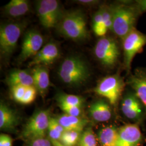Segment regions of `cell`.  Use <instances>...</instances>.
Listing matches in <instances>:
<instances>
[{
  "label": "cell",
  "mask_w": 146,
  "mask_h": 146,
  "mask_svg": "<svg viewBox=\"0 0 146 146\" xmlns=\"http://www.w3.org/2000/svg\"><path fill=\"white\" fill-rule=\"evenodd\" d=\"M59 107L64 112V114L74 116H81L82 114L81 107L64 104H59Z\"/></svg>",
  "instance_id": "31"
},
{
  "label": "cell",
  "mask_w": 146,
  "mask_h": 146,
  "mask_svg": "<svg viewBox=\"0 0 146 146\" xmlns=\"http://www.w3.org/2000/svg\"><path fill=\"white\" fill-rule=\"evenodd\" d=\"M30 8V3L27 0H11L4 7L6 14L11 17L24 15Z\"/></svg>",
  "instance_id": "19"
},
{
  "label": "cell",
  "mask_w": 146,
  "mask_h": 146,
  "mask_svg": "<svg viewBox=\"0 0 146 146\" xmlns=\"http://www.w3.org/2000/svg\"><path fill=\"white\" fill-rule=\"evenodd\" d=\"M135 2L142 13L146 12V0H137Z\"/></svg>",
  "instance_id": "35"
},
{
  "label": "cell",
  "mask_w": 146,
  "mask_h": 146,
  "mask_svg": "<svg viewBox=\"0 0 146 146\" xmlns=\"http://www.w3.org/2000/svg\"><path fill=\"white\" fill-rule=\"evenodd\" d=\"M56 119L66 131H78L82 133L88 123V120L81 116H74L66 114L58 116Z\"/></svg>",
  "instance_id": "18"
},
{
  "label": "cell",
  "mask_w": 146,
  "mask_h": 146,
  "mask_svg": "<svg viewBox=\"0 0 146 146\" xmlns=\"http://www.w3.org/2000/svg\"><path fill=\"white\" fill-rule=\"evenodd\" d=\"M142 133L137 124H127L119 128L117 146H139L142 140Z\"/></svg>",
  "instance_id": "13"
},
{
  "label": "cell",
  "mask_w": 146,
  "mask_h": 146,
  "mask_svg": "<svg viewBox=\"0 0 146 146\" xmlns=\"http://www.w3.org/2000/svg\"><path fill=\"white\" fill-rule=\"evenodd\" d=\"M50 117L49 110L36 111L28 120L22 132V137L29 141L45 138Z\"/></svg>",
  "instance_id": "8"
},
{
  "label": "cell",
  "mask_w": 146,
  "mask_h": 146,
  "mask_svg": "<svg viewBox=\"0 0 146 146\" xmlns=\"http://www.w3.org/2000/svg\"><path fill=\"white\" fill-rule=\"evenodd\" d=\"M78 146H97V141L92 128L88 127L83 131Z\"/></svg>",
  "instance_id": "27"
},
{
  "label": "cell",
  "mask_w": 146,
  "mask_h": 146,
  "mask_svg": "<svg viewBox=\"0 0 146 146\" xmlns=\"http://www.w3.org/2000/svg\"><path fill=\"white\" fill-rule=\"evenodd\" d=\"M13 140L10 136L5 134L0 135V146H12Z\"/></svg>",
  "instance_id": "33"
},
{
  "label": "cell",
  "mask_w": 146,
  "mask_h": 146,
  "mask_svg": "<svg viewBox=\"0 0 146 146\" xmlns=\"http://www.w3.org/2000/svg\"><path fill=\"white\" fill-rule=\"evenodd\" d=\"M36 10L38 18L42 26L47 29L56 27L57 23L52 19L50 12L40 1H38L36 2Z\"/></svg>",
  "instance_id": "21"
},
{
  "label": "cell",
  "mask_w": 146,
  "mask_h": 146,
  "mask_svg": "<svg viewBox=\"0 0 146 146\" xmlns=\"http://www.w3.org/2000/svg\"><path fill=\"white\" fill-rule=\"evenodd\" d=\"M37 93V89L34 86L27 87L26 92L22 99L21 100L20 104H31L35 99Z\"/></svg>",
  "instance_id": "29"
},
{
  "label": "cell",
  "mask_w": 146,
  "mask_h": 146,
  "mask_svg": "<svg viewBox=\"0 0 146 146\" xmlns=\"http://www.w3.org/2000/svg\"><path fill=\"white\" fill-rule=\"evenodd\" d=\"M40 1L50 12L52 19L58 25L64 12L60 2L56 0H40Z\"/></svg>",
  "instance_id": "22"
},
{
  "label": "cell",
  "mask_w": 146,
  "mask_h": 146,
  "mask_svg": "<svg viewBox=\"0 0 146 146\" xmlns=\"http://www.w3.org/2000/svg\"><path fill=\"white\" fill-rule=\"evenodd\" d=\"M92 28L94 34L97 36L100 37L105 36L108 31L104 24L102 16L99 9L93 15Z\"/></svg>",
  "instance_id": "23"
},
{
  "label": "cell",
  "mask_w": 146,
  "mask_h": 146,
  "mask_svg": "<svg viewBox=\"0 0 146 146\" xmlns=\"http://www.w3.org/2000/svg\"><path fill=\"white\" fill-rule=\"evenodd\" d=\"M89 114L97 122H106L111 117L112 113L110 104L104 100H99L90 104Z\"/></svg>",
  "instance_id": "16"
},
{
  "label": "cell",
  "mask_w": 146,
  "mask_h": 146,
  "mask_svg": "<svg viewBox=\"0 0 146 146\" xmlns=\"http://www.w3.org/2000/svg\"><path fill=\"white\" fill-rule=\"evenodd\" d=\"M127 84L143 105L146 113V68H138L131 74Z\"/></svg>",
  "instance_id": "11"
},
{
  "label": "cell",
  "mask_w": 146,
  "mask_h": 146,
  "mask_svg": "<svg viewBox=\"0 0 146 146\" xmlns=\"http://www.w3.org/2000/svg\"><path fill=\"white\" fill-rule=\"evenodd\" d=\"M44 38L36 30L31 29L26 32L22 41L21 51L18 58L19 62L33 58L42 49Z\"/></svg>",
  "instance_id": "9"
},
{
  "label": "cell",
  "mask_w": 146,
  "mask_h": 146,
  "mask_svg": "<svg viewBox=\"0 0 146 146\" xmlns=\"http://www.w3.org/2000/svg\"><path fill=\"white\" fill-rule=\"evenodd\" d=\"M146 45V34L133 29L122 40L123 64L127 73L130 74L131 64L136 55L142 51Z\"/></svg>",
  "instance_id": "7"
},
{
  "label": "cell",
  "mask_w": 146,
  "mask_h": 146,
  "mask_svg": "<svg viewBox=\"0 0 146 146\" xmlns=\"http://www.w3.org/2000/svg\"><path fill=\"white\" fill-rule=\"evenodd\" d=\"M50 141L52 142L53 146H66L63 145L59 141H56V140H50Z\"/></svg>",
  "instance_id": "36"
},
{
  "label": "cell",
  "mask_w": 146,
  "mask_h": 146,
  "mask_svg": "<svg viewBox=\"0 0 146 146\" xmlns=\"http://www.w3.org/2000/svg\"><path fill=\"white\" fill-rule=\"evenodd\" d=\"M5 81L6 84L11 87L14 86L26 87L34 86V80L31 73L26 70L15 69L11 71Z\"/></svg>",
  "instance_id": "17"
},
{
  "label": "cell",
  "mask_w": 146,
  "mask_h": 146,
  "mask_svg": "<svg viewBox=\"0 0 146 146\" xmlns=\"http://www.w3.org/2000/svg\"><path fill=\"white\" fill-rule=\"evenodd\" d=\"M81 134V132L78 131H66L63 133L59 141L66 146L78 145Z\"/></svg>",
  "instance_id": "26"
},
{
  "label": "cell",
  "mask_w": 146,
  "mask_h": 146,
  "mask_svg": "<svg viewBox=\"0 0 146 146\" xmlns=\"http://www.w3.org/2000/svg\"><path fill=\"white\" fill-rule=\"evenodd\" d=\"M30 146H53L50 140L46 138L38 139L30 141Z\"/></svg>",
  "instance_id": "32"
},
{
  "label": "cell",
  "mask_w": 146,
  "mask_h": 146,
  "mask_svg": "<svg viewBox=\"0 0 146 146\" xmlns=\"http://www.w3.org/2000/svg\"><path fill=\"white\" fill-rule=\"evenodd\" d=\"M60 56V50L58 44L49 42L42 47L29 63V67L50 65L56 61Z\"/></svg>",
  "instance_id": "12"
},
{
  "label": "cell",
  "mask_w": 146,
  "mask_h": 146,
  "mask_svg": "<svg viewBox=\"0 0 146 146\" xmlns=\"http://www.w3.org/2000/svg\"><path fill=\"white\" fill-rule=\"evenodd\" d=\"M99 9L101 13L104 22L107 29L111 31L113 27V15L110 5H101Z\"/></svg>",
  "instance_id": "28"
},
{
  "label": "cell",
  "mask_w": 146,
  "mask_h": 146,
  "mask_svg": "<svg viewBox=\"0 0 146 146\" xmlns=\"http://www.w3.org/2000/svg\"><path fill=\"white\" fill-rule=\"evenodd\" d=\"M110 5L113 15L111 31L122 40L135 29L137 21L142 13L135 1H123Z\"/></svg>",
  "instance_id": "1"
},
{
  "label": "cell",
  "mask_w": 146,
  "mask_h": 146,
  "mask_svg": "<svg viewBox=\"0 0 146 146\" xmlns=\"http://www.w3.org/2000/svg\"><path fill=\"white\" fill-rule=\"evenodd\" d=\"M119 128L115 125L102 128L98 133V139L101 146H117Z\"/></svg>",
  "instance_id": "20"
},
{
  "label": "cell",
  "mask_w": 146,
  "mask_h": 146,
  "mask_svg": "<svg viewBox=\"0 0 146 146\" xmlns=\"http://www.w3.org/2000/svg\"><path fill=\"white\" fill-rule=\"evenodd\" d=\"M58 73L64 84L72 87L84 84L90 76L88 64L82 58L76 55L66 58L60 64Z\"/></svg>",
  "instance_id": "3"
},
{
  "label": "cell",
  "mask_w": 146,
  "mask_h": 146,
  "mask_svg": "<svg viewBox=\"0 0 146 146\" xmlns=\"http://www.w3.org/2000/svg\"><path fill=\"white\" fill-rule=\"evenodd\" d=\"M31 74L34 80V86L41 95L44 96L50 86L48 68L44 66H36L33 68Z\"/></svg>",
  "instance_id": "14"
},
{
  "label": "cell",
  "mask_w": 146,
  "mask_h": 146,
  "mask_svg": "<svg viewBox=\"0 0 146 146\" xmlns=\"http://www.w3.org/2000/svg\"><path fill=\"white\" fill-rule=\"evenodd\" d=\"M95 58L104 67L114 68L119 61L121 50L118 42L111 37H100L94 48Z\"/></svg>",
  "instance_id": "4"
},
{
  "label": "cell",
  "mask_w": 146,
  "mask_h": 146,
  "mask_svg": "<svg viewBox=\"0 0 146 146\" xmlns=\"http://www.w3.org/2000/svg\"><path fill=\"white\" fill-rule=\"evenodd\" d=\"M76 2L81 5L86 6H93L99 3V1L96 0H78Z\"/></svg>",
  "instance_id": "34"
},
{
  "label": "cell",
  "mask_w": 146,
  "mask_h": 146,
  "mask_svg": "<svg viewBox=\"0 0 146 146\" xmlns=\"http://www.w3.org/2000/svg\"><path fill=\"white\" fill-rule=\"evenodd\" d=\"M19 117L14 110L1 102L0 104V128L11 131L19 123Z\"/></svg>",
  "instance_id": "15"
},
{
  "label": "cell",
  "mask_w": 146,
  "mask_h": 146,
  "mask_svg": "<svg viewBox=\"0 0 146 146\" xmlns=\"http://www.w3.org/2000/svg\"><path fill=\"white\" fill-rule=\"evenodd\" d=\"M66 131L56 118L50 117L48 128V133L50 140L60 141L63 133Z\"/></svg>",
  "instance_id": "24"
},
{
  "label": "cell",
  "mask_w": 146,
  "mask_h": 146,
  "mask_svg": "<svg viewBox=\"0 0 146 146\" xmlns=\"http://www.w3.org/2000/svg\"><path fill=\"white\" fill-rule=\"evenodd\" d=\"M57 101L58 104H67L80 107H82L84 103V99L81 96L65 93L58 94Z\"/></svg>",
  "instance_id": "25"
},
{
  "label": "cell",
  "mask_w": 146,
  "mask_h": 146,
  "mask_svg": "<svg viewBox=\"0 0 146 146\" xmlns=\"http://www.w3.org/2000/svg\"><path fill=\"white\" fill-rule=\"evenodd\" d=\"M121 110L127 118L133 121L141 120L146 113L143 105L132 91L127 92L121 101Z\"/></svg>",
  "instance_id": "10"
},
{
  "label": "cell",
  "mask_w": 146,
  "mask_h": 146,
  "mask_svg": "<svg viewBox=\"0 0 146 146\" xmlns=\"http://www.w3.org/2000/svg\"><path fill=\"white\" fill-rule=\"evenodd\" d=\"M26 26L24 22H10L1 26L0 52L3 58H9L13 54Z\"/></svg>",
  "instance_id": "5"
},
{
  "label": "cell",
  "mask_w": 146,
  "mask_h": 146,
  "mask_svg": "<svg viewBox=\"0 0 146 146\" xmlns=\"http://www.w3.org/2000/svg\"><path fill=\"white\" fill-rule=\"evenodd\" d=\"M27 87L23 86H14L11 87V93L14 100L20 103L26 90Z\"/></svg>",
  "instance_id": "30"
},
{
  "label": "cell",
  "mask_w": 146,
  "mask_h": 146,
  "mask_svg": "<svg viewBox=\"0 0 146 146\" xmlns=\"http://www.w3.org/2000/svg\"><path fill=\"white\" fill-rule=\"evenodd\" d=\"M125 86V82L120 75H110L100 80L94 88V92L107 100L110 104L116 105Z\"/></svg>",
  "instance_id": "6"
},
{
  "label": "cell",
  "mask_w": 146,
  "mask_h": 146,
  "mask_svg": "<svg viewBox=\"0 0 146 146\" xmlns=\"http://www.w3.org/2000/svg\"><path fill=\"white\" fill-rule=\"evenodd\" d=\"M61 35L74 41H82L89 37L87 20L79 9L64 11L56 27Z\"/></svg>",
  "instance_id": "2"
}]
</instances>
